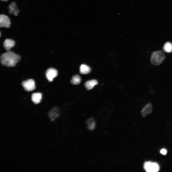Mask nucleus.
Masks as SVG:
<instances>
[{
	"mask_svg": "<svg viewBox=\"0 0 172 172\" xmlns=\"http://www.w3.org/2000/svg\"><path fill=\"white\" fill-rule=\"evenodd\" d=\"M20 59V57L19 55L11 51L2 54L0 57L1 64L8 67L14 66Z\"/></svg>",
	"mask_w": 172,
	"mask_h": 172,
	"instance_id": "1",
	"label": "nucleus"
},
{
	"mask_svg": "<svg viewBox=\"0 0 172 172\" xmlns=\"http://www.w3.org/2000/svg\"><path fill=\"white\" fill-rule=\"evenodd\" d=\"M165 58V55L163 51L161 50L156 51L152 53L150 62L153 65H158L162 62Z\"/></svg>",
	"mask_w": 172,
	"mask_h": 172,
	"instance_id": "2",
	"label": "nucleus"
},
{
	"mask_svg": "<svg viewBox=\"0 0 172 172\" xmlns=\"http://www.w3.org/2000/svg\"><path fill=\"white\" fill-rule=\"evenodd\" d=\"M144 169L147 172H157L160 169L158 164L156 162L146 161L143 165Z\"/></svg>",
	"mask_w": 172,
	"mask_h": 172,
	"instance_id": "3",
	"label": "nucleus"
},
{
	"mask_svg": "<svg viewBox=\"0 0 172 172\" xmlns=\"http://www.w3.org/2000/svg\"><path fill=\"white\" fill-rule=\"evenodd\" d=\"M21 84L24 90L27 91H32L35 88L34 81L32 79L23 81L22 82Z\"/></svg>",
	"mask_w": 172,
	"mask_h": 172,
	"instance_id": "4",
	"label": "nucleus"
},
{
	"mask_svg": "<svg viewBox=\"0 0 172 172\" xmlns=\"http://www.w3.org/2000/svg\"><path fill=\"white\" fill-rule=\"evenodd\" d=\"M47 79L49 82H52L53 79L58 75V72L55 69L51 68L48 69L45 72Z\"/></svg>",
	"mask_w": 172,
	"mask_h": 172,
	"instance_id": "5",
	"label": "nucleus"
},
{
	"mask_svg": "<svg viewBox=\"0 0 172 172\" xmlns=\"http://www.w3.org/2000/svg\"><path fill=\"white\" fill-rule=\"evenodd\" d=\"M11 22L9 17L4 14L0 15V27L9 28L11 24Z\"/></svg>",
	"mask_w": 172,
	"mask_h": 172,
	"instance_id": "6",
	"label": "nucleus"
},
{
	"mask_svg": "<svg viewBox=\"0 0 172 172\" xmlns=\"http://www.w3.org/2000/svg\"><path fill=\"white\" fill-rule=\"evenodd\" d=\"M60 112L59 109L57 107H54L48 113V116L52 121L54 120L59 116Z\"/></svg>",
	"mask_w": 172,
	"mask_h": 172,
	"instance_id": "7",
	"label": "nucleus"
},
{
	"mask_svg": "<svg viewBox=\"0 0 172 172\" xmlns=\"http://www.w3.org/2000/svg\"><path fill=\"white\" fill-rule=\"evenodd\" d=\"M152 110V106L151 103L147 104L142 109L141 112L142 116L144 117L147 115L151 113Z\"/></svg>",
	"mask_w": 172,
	"mask_h": 172,
	"instance_id": "8",
	"label": "nucleus"
},
{
	"mask_svg": "<svg viewBox=\"0 0 172 172\" xmlns=\"http://www.w3.org/2000/svg\"><path fill=\"white\" fill-rule=\"evenodd\" d=\"M42 95L41 93H34L31 95V100L35 104H37L39 103L42 99Z\"/></svg>",
	"mask_w": 172,
	"mask_h": 172,
	"instance_id": "9",
	"label": "nucleus"
},
{
	"mask_svg": "<svg viewBox=\"0 0 172 172\" xmlns=\"http://www.w3.org/2000/svg\"><path fill=\"white\" fill-rule=\"evenodd\" d=\"M15 44V42L11 39H6L3 43V45L5 49L7 50H9L13 47Z\"/></svg>",
	"mask_w": 172,
	"mask_h": 172,
	"instance_id": "10",
	"label": "nucleus"
},
{
	"mask_svg": "<svg viewBox=\"0 0 172 172\" xmlns=\"http://www.w3.org/2000/svg\"><path fill=\"white\" fill-rule=\"evenodd\" d=\"M97 80L95 79L92 80L86 81L85 83L84 86L88 90L92 89L95 85L98 84Z\"/></svg>",
	"mask_w": 172,
	"mask_h": 172,
	"instance_id": "11",
	"label": "nucleus"
},
{
	"mask_svg": "<svg viewBox=\"0 0 172 172\" xmlns=\"http://www.w3.org/2000/svg\"><path fill=\"white\" fill-rule=\"evenodd\" d=\"M88 129L93 130L95 128L96 123L93 118H91L88 119L86 122Z\"/></svg>",
	"mask_w": 172,
	"mask_h": 172,
	"instance_id": "12",
	"label": "nucleus"
},
{
	"mask_svg": "<svg viewBox=\"0 0 172 172\" xmlns=\"http://www.w3.org/2000/svg\"><path fill=\"white\" fill-rule=\"evenodd\" d=\"M91 70L90 68L87 65L82 64L80 68V73L83 74H86L89 73Z\"/></svg>",
	"mask_w": 172,
	"mask_h": 172,
	"instance_id": "13",
	"label": "nucleus"
},
{
	"mask_svg": "<svg viewBox=\"0 0 172 172\" xmlns=\"http://www.w3.org/2000/svg\"><path fill=\"white\" fill-rule=\"evenodd\" d=\"M9 8L10 9L9 12L10 13H13L15 15L17 16L19 11L17 9L16 5L14 2H12L9 5Z\"/></svg>",
	"mask_w": 172,
	"mask_h": 172,
	"instance_id": "14",
	"label": "nucleus"
},
{
	"mask_svg": "<svg viewBox=\"0 0 172 172\" xmlns=\"http://www.w3.org/2000/svg\"><path fill=\"white\" fill-rule=\"evenodd\" d=\"M163 49L164 51L166 52H172V43L170 42H166L163 47Z\"/></svg>",
	"mask_w": 172,
	"mask_h": 172,
	"instance_id": "15",
	"label": "nucleus"
},
{
	"mask_svg": "<svg viewBox=\"0 0 172 172\" xmlns=\"http://www.w3.org/2000/svg\"><path fill=\"white\" fill-rule=\"evenodd\" d=\"M81 79L80 76L78 75L73 76L70 80V82L74 85H78L81 82Z\"/></svg>",
	"mask_w": 172,
	"mask_h": 172,
	"instance_id": "16",
	"label": "nucleus"
},
{
	"mask_svg": "<svg viewBox=\"0 0 172 172\" xmlns=\"http://www.w3.org/2000/svg\"><path fill=\"white\" fill-rule=\"evenodd\" d=\"M167 151L165 149H162L161 150L160 153L161 154L163 155H165L167 154Z\"/></svg>",
	"mask_w": 172,
	"mask_h": 172,
	"instance_id": "17",
	"label": "nucleus"
},
{
	"mask_svg": "<svg viewBox=\"0 0 172 172\" xmlns=\"http://www.w3.org/2000/svg\"><path fill=\"white\" fill-rule=\"evenodd\" d=\"M1 1H7V0H1Z\"/></svg>",
	"mask_w": 172,
	"mask_h": 172,
	"instance_id": "18",
	"label": "nucleus"
}]
</instances>
